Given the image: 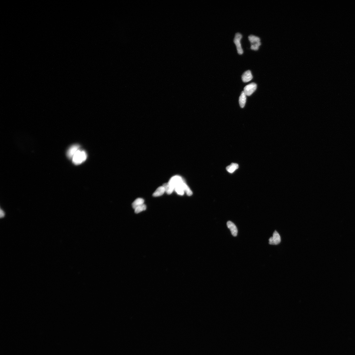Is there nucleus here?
<instances>
[{
	"instance_id": "nucleus-1",
	"label": "nucleus",
	"mask_w": 355,
	"mask_h": 355,
	"mask_svg": "<svg viewBox=\"0 0 355 355\" xmlns=\"http://www.w3.org/2000/svg\"><path fill=\"white\" fill-rule=\"evenodd\" d=\"M87 157V155L86 152L79 149L72 157V162L75 165H80L86 160Z\"/></svg>"
},
{
	"instance_id": "nucleus-2",
	"label": "nucleus",
	"mask_w": 355,
	"mask_h": 355,
	"mask_svg": "<svg viewBox=\"0 0 355 355\" xmlns=\"http://www.w3.org/2000/svg\"><path fill=\"white\" fill-rule=\"evenodd\" d=\"M242 38V35L240 33H238L236 34L234 39V43L236 46L238 54L240 55H242L243 53V51L241 47L240 43L241 40Z\"/></svg>"
},
{
	"instance_id": "nucleus-3",
	"label": "nucleus",
	"mask_w": 355,
	"mask_h": 355,
	"mask_svg": "<svg viewBox=\"0 0 355 355\" xmlns=\"http://www.w3.org/2000/svg\"><path fill=\"white\" fill-rule=\"evenodd\" d=\"M257 88L256 84L254 83H251L245 87L244 91L246 95L250 96L254 92Z\"/></svg>"
},
{
	"instance_id": "nucleus-4",
	"label": "nucleus",
	"mask_w": 355,
	"mask_h": 355,
	"mask_svg": "<svg viewBox=\"0 0 355 355\" xmlns=\"http://www.w3.org/2000/svg\"><path fill=\"white\" fill-rule=\"evenodd\" d=\"M269 244L271 245H277L281 242V238L279 233L275 231L272 237L269 239Z\"/></svg>"
},
{
	"instance_id": "nucleus-5",
	"label": "nucleus",
	"mask_w": 355,
	"mask_h": 355,
	"mask_svg": "<svg viewBox=\"0 0 355 355\" xmlns=\"http://www.w3.org/2000/svg\"><path fill=\"white\" fill-rule=\"evenodd\" d=\"M80 147L78 144H74L70 147L67 152V154L68 158L72 159L75 154L79 150Z\"/></svg>"
},
{
	"instance_id": "nucleus-6",
	"label": "nucleus",
	"mask_w": 355,
	"mask_h": 355,
	"mask_svg": "<svg viewBox=\"0 0 355 355\" xmlns=\"http://www.w3.org/2000/svg\"><path fill=\"white\" fill-rule=\"evenodd\" d=\"M227 226L228 228L230 229L231 233L234 236H237L238 231L235 225L230 221H229L227 223Z\"/></svg>"
},
{
	"instance_id": "nucleus-7",
	"label": "nucleus",
	"mask_w": 355,
	"mask_h": 355,
	"mask_svg": "<svg viewBox=\"0 0 355 355\" xmlns=\"http://www.w3.org/2000/svg\"><path fill=\"white\" fill-rule=\"evenodd\" d=\"M253 78L251 72L249 70L244 72L242 76V79L244 82H247L251 80Z\"/></svg>"
},
{
	"instance_id": "nucleus-8",
	"label": "nucleus",
	"mask_w": 355,
	"mask_h": 355,
	"mask_svg": "<svg viewBox=\"0 0 355 355\" xmlns=\"http://www.w3.org/2000/svg\"><path fill=\"white\" fill-rule=\"evenodd\" d=\"M165 188L163 186L159 187L153 193V196L154 197H159L162 195L165 192Z\"/></svg>"
},
{
	"instance_id": "nucleus-9",
	"label": "nucleus",
	"mask_w": 355,
	"mask_h": 355,
	"mask_svg": "<svg viewBox=\"0 0 355 355\" xmlns=\"http://www.w3.org/2000/svg\"><path fill=\"white\" fill-rule=\"evenodd\" d=\"M246 96L244 91H242L239 98V103L241 108H244L245 105L246 100Z\"/></svg>"
},
{
	"instance_id": "nucleus-10",
	"label": "nucleus",
	"mask_w": 355,
	"mask_h": 355,
	"mask_svg": "<svg viewBox=\"0 0 355 355\" xmlns=\"http://www.w3.org/2000/svg\"><path fill=\"white\" fill-rule=\"evenodd\" d=\"M144 199L141 198H138L137 199L132 203L133 208L135 209L137 207L144 204Z\"/></svg>"
},
{
	"instance_id": "nucleus-11",
	"label": "nucleus",
	"mask_w": 355,
	"mask_h": 355,
	"mask_svg": "<svg viewBox=\"0 0 355 355\" xmlns=\"http://www.w3.org/2000/svg\"><path fill=\"white\" fill-rule=\"evenodd\" d=\"M163 186L165 188V192L168 194H172L174 190V188L171 186L168 183H164Z\"/></svg>"
},
{
	"instance_id": "nucleus-12",
	"label": "nucleus",
	"mask_w": 355,
	"mask_h": 355,
	"mask_svg": "<svg viewBox=\"0 0 355 355\" xmlns=\"http://www.w3.org/2000/svg\"><path fill=\"white\" fill-rule=\"evenodd\" d=\"M238 168V164L232 163L231 165L226 168V170L230 173H233Z\"/></svg>"
},
{
	"instance_id": "nucleus-13",
	"label": "nucleus",
	"mask_w": 355,
	"mask_h": 355,
	"mask_svg": "<svg viewBox=\"0 0 355 355\" xmlns=\"http://www.w3.org/2000/svg\"><path fill=\"white\" fill-rule=\"evenodd\" d=\"M248 39L251 43V45L255 44V43L260 42V38L259 37H257V36L254 35H250L248 37Z\"/></svg>"
},
{
	"instance_id": "nucleus-14",
	"label": "nucleus",
	"mask_w": 355,
	"mask_h": 355,
	"mask_svg": "<svg viewBox=\"0 0 355 355\" xmlns=\"http://www.w3.org/2000/svg\"><path fill=\"white\" fill-rule=\"evenodd\" d=\"M146 209V205L144 204L141 205L135 209V213L136 214H138L142 212V211H145Z\"/></svg>"
},
{
	"instance_id": "nucleus-15",
	"label": "nucleus",
	"mask_w": 355,
	"mask_h": 355,
	"mask_svg": "<svg viewBox=\"0 0 355 355\" xmlns=\"http://www.w3.org/2000/svg\"><path fill=\"white\" fill-rule=\"evenodd\" d=\"M261 45L260 42L258 43L255 44L251 45V49L253 50H257L259 49V47Z\"/></svg>"
},
{
	"instance_id": "nucleus-16",
	"label": "nucleus",
	"mask_w": 355,
	"mask_h": 355,
	"mask_svg": "<svg viewBox=\"0 0 355 355\" xmlns=\"http://www.w3.org/2000/svg\"><path fill=\"white\" fill-rule=\"evenodd\" d=\"M4 215H5V214H4V212H3V211H2V210H1V218H2V217H3L4 216Z\"/></svg>"
}]
</instances>
